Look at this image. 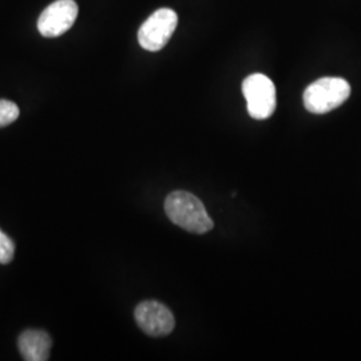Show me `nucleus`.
<instances>
[{
	"mask_svg": "<svg viewBox=\"0 0 361 361\" xmlns=\"http://www.w3.org/2000/svg\"><path fill=\"white\" fill-rule=\"evenodd\" d=\"M165 212L173 224L188 232L204 234L213 229V221L204 204L192 193L180 190L169 194Z\"/></svg>",
	"mask_w": 361,
	"mask_h": 361,
	"instance_id": "obj_1",
	"label": "nucleus"
},
{
	"mask_svg": "<svg viewBox=\"0 0 361 361\" xmlns=\"http://www.w3.org/2000/svg\"><path fill=\"white\" fill-rule=\"evenodd\" d=\"M135 322L146 335L168 336L176 326L171 310L158 301H143L134 312Z\"/></svg>",
	"mask_w": 361,
	"mask_h": 361,
	"instance_id": "obj_6",
	"label": "nucleus"
},
{
	"mask_svg": "<svg viewBox=\"0 0 361 361\" xmlns=\"http://www.w3.org/2000/svg\"><path fill=\"white\" fill-rule=\"evenodd\" d=\"M78 4L74 0H56L38 19L39 32L46 38H56L63 35L75 23Z\"/></svg>",
	"mask_w": 361,
	"mask_h": 361,
	"instance_id": "obj_5",
	"label": "nucleus"
},
{
	"mask_svg": "<svg viewBox=\"0 0 361 361\" xmlns=\"http://www.w3.org/2000/svg\"><path fill=\"white\" fill-rule=\"evenodd\" d=\"M19 116V107L11 101L0 99V128H6Z\"/></svg>",
	"mask_w": 361,
	"mask_h": 361,
	"instance_id": "obj_8",
	"label": "nucleus"
},
{
	"mask_svg": "<svg viewBox=\"0 0 361 361\" xmlns=\"http://www.w3.org/2000/svg\"><path fill=\"white\" fill-rule=\"evenodd\" d=\"M15 253L13 240L0 231V264H10Z\"/></svg>",
	"mask_w": 361,
	"mask_h": 361,
	"instance_id": "obj_9",
	"label": "nucleus"
},
{
	"mask_svg": "<svg viewBox=\"0 0 361 361\" xmlns=\"http://www.w3.org/2000/svg\"><path fill=\"white\" fill-rule=\"evenodd\" d=\"M178 25V15L170 8H159L146 19L140 31L138 42L147 51L162 50L173 37Z\"/></svg>",
	"mask_w": 361,
	"mask_h": 361,
	"instance_id": "obj_4",
	"label": "nucleus"
},
{
	"mask_svg": "<svg viewBox=\"0 0 361 361\" xmlns=\"http://www.w3.org/2000/svg\"><path fill=\"white\" fill-rule=\"evenodd\" d=\"M350 95V86L343 78H322L304 92V106L313 114H325L344 104Z\"/></svg>",
	"mask_w": 361,
	"mask_h": 361,
	"instance_id": "obj_2",
	"label": "nucleus"
},
{
	"mask_svg": "<svg viewBox=\"0 0 361 361\" xmlns=\"http://www.w3.org/2000/svg\"><path fill=\"white\" fill-rule=\"evenodd\" d=\"M51 345V337L38 329L25 331L18 338V348L26 361L49 360Z\"/></svg>",
	"mask_w": 361,
	"mask_h": 361,
	"instance_id": "obj_7",
	"label": "nucleus"
},
{
	"mask_svg": "<svg viewBox=\"0 0 361 361\" xmlns=\"http://www.w3.org/2000/svg\"><path fill=\"white\" fill-rule=\"evenodd\" d=\"M243 92L249 116L258 121L268 119L276 110V87L264 74H252L243 82Z\"/></svg>",
	"mask_w": 361,
	"mask_h": 361,
	"instance_id": "obj_3",
	"label": "nucleus"
}]
</instances>
